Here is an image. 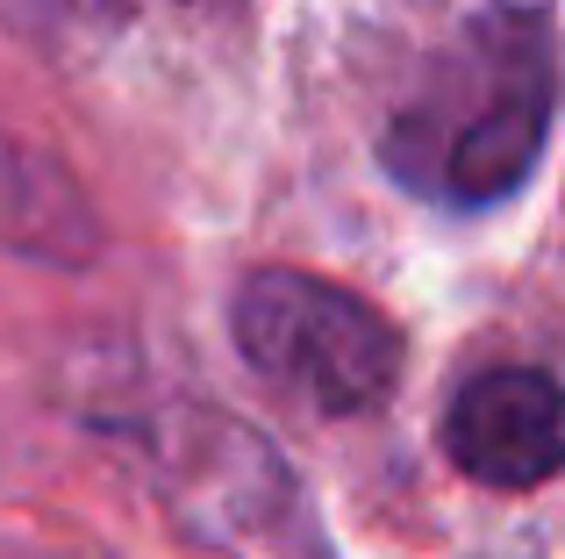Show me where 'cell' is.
<instances>
[{
    "label": "cell",
    "instance_id": "5",
    "mask_svg": "<svg viewBox=\"0 0 565 559\" xmlns=\"http://www.w3.org/2000/svg\"><path fill=\"white\" fill-rule=\"evenodd\" d=\"M0 252L29 266H94L100 215L51 151L0 129Z\"/></svg>",
    "mask_w": 565,
    "mask_h": 559
},
{
    "label": "cell",
    "instance_id": "2",
    "mask_svg": "<svg viewBox=\"0 0 565 559\" xmlns=\"http://www.w3.org/2000/svg\"><path fill=\"white\" fill-rule=\"evenodd\" d=\"M122 431L137 437L143 466L158 481V503L172 509L186 538L236 559H322L316 509H308L294 466L244 416L180 394V402L151 409Z\"/></svg>",
    "mask_w": 565,
    "mask_h": 559
},
{
    "label": "cell",
    "instance_id": "1",
    "mask_svg": "<svg viewBox=\"0 0 565 559\" xmlns=\"http://www.w3.org/2000/svg\"><path fill=\"white\" fill-rule=\"evenodd\" d=\"M558 115V36L544 8H487L423 57L380 123V166L415 201L487 215L530 187Z\"/></svg>",
    "mask_w": 565,
    "mask_h": 559
},
{
    "label": "cell",
    "instance_id": "4",
    "mask_svg": "<svg viewBox=\"0 0 565 559\" xmlns=\"http://www.w3.org/2000/svg\"><path fill=\"white\" fill-rule=\"evenodd\" d=\"M437 445L472 488L537 495L565 466V388L544 366H487L444 402Z\"/></svg>",
    "mask_w": 565,
    "mask_h": 559
},
{
    "label": "cell",
    "instance_id": "6",
    "mask_svg": "<svg viewBox=\"0 0 565 559\" xmlns=\"http://www.w3.org/2000/svg\"><path fill=\"white\" fill-rule=\"evenodd\" d=\"M180 8H236V0H180Z\"/></svg>",
    "mask_w": 565,
    "mask_h": 559
},
{
    "label": "cell",
    "instance_id": "3",
    "mask_svg": "<svg viewBox=\"0 0 565 559\" xmlns=\"http://www.w3.org/2000/svg\"><path fill=\"white\" fill-rule=\"evenodd\" d=\"M230 337L250 373L308 416H373L380 402H394L408 366V337L394 330V316L308 266L244 273L230 302Z\"/></svg>",
    "mask_w": 565,
    "mask_h": 559
}]
</instances>
